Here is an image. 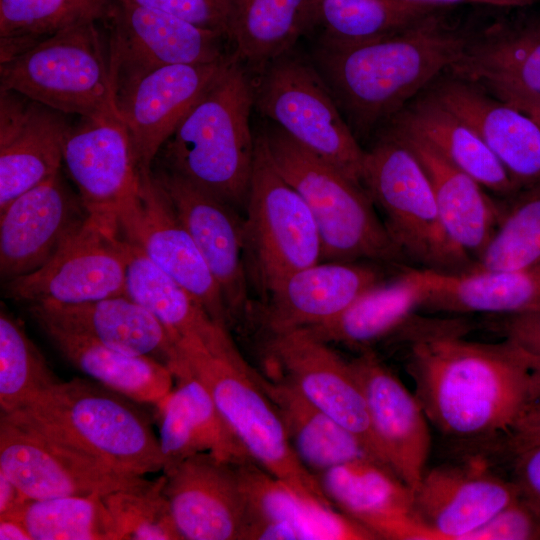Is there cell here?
<instances>
[{
    "mask_svg": "<svg viewBox=\"0 0 540 540\" xmlns=\"http://www.w3.org/2000/svg\"><path fill=\"white\" fill-rule=\"evenodd\" d=\"M452 322L411 327L407 369L427 419L462 439L507 434L530 404L531 370L508 340L469 341Z\"/></svg>",
    "mask_w": 540,
    "mask_h": 540,
    "instance_id": "cell-1",
    "label": "cell"
},
{
    "mask_svg": "<svg viewBox=\"0 0 540 540\" xmlns=\"http://www.w3.org/2000/svg\"><path fill=\"white\" fill-rule=\"evenodd\" d=\"M441 11L378 39L314 44L310 57L357 139L385 124L463 54L472 34L450 26Z\"/></svg>",
    "mask_w": 540,
    "mask_h": 540,
    "instance_id": "cell-2",
    "label": "cell"
},
{
    "mask_svg": "<svg viewBox=\"0 0 540 540\" xmlns=\"http://www.w3.org/2000/svg\"><path fill=\"white\" fill-rule=\"evenodd\" d=\"M253 107V76L231 55L162 146L161 168L244 213L256 144Z\"/></svg>",
    "mask_w": 540,
    "mask_h": 540,
    "instance_id": "cell-3",
    "label": "cell"
},
{
    "mask_svg": "<svg viewBox=\"0 0 540 540\" xmlns=\"http://www.w3.org/2000/svg\"><path fill=\"white\" fill-rule=\"evenodd\" d=\"M138 402L88 379L59 381L1 416L136 476L163 470L159 438Z\"/></svg>",
    "mask_w": 540,
    "mask_h": 540,
    "instance_id": "cell-4",
    "label": "cell"
},
{
    "mask_svg": "<svg viewBox=\"0 0 540 540\" xmlns=\"http://www.w3.org/2000/svg\"><path fill=\"white\" fill-rule=\"evenodd\" d=\"M180 365L209 390L230 429L255 463L298 492L332 505L317 477L297 458L259 372L242 357L228 329L215 339L178 342Z\"/></svg>",
    "mask_w": 540,
    "mask_h": 540,
    "instance_id": "cell-5",
    "label": "cell"
},
{
    "mask_svg": "<svg viewBox=\"0 0 540 540\" xmlns=\"http://www.w3.org/2000/svg\"><path fill=\"white\" fill-rule=\"evenodd\" d=\"M269 154L309 207L322 242L321 261L400 262L404 258L363 185L298 144L273 123L261 129Z\"/></svg>",
    "mask_w": 540,
    "mask_h": 540,
    "instance_id": "cell-6",
    "label": "cell"
},
{
    "mask_svg": "<svg viewBox=\"0 0 540 540\" xmlns=\"http://www.w3.org/2000/svg\"><path fill=\"white\" fill-rule=\"evenodd\" d=\"M362 184L384 215V225L401 252L422 269L463 273L472 259L448 236L429 176L398 136L385 129L365 150Z\"/></svg>",
    "mask_w": 540,
    "mask_h": 540,
    "instance_id": "cell-7",
    "label": "cell"
},
{
    "mask_svg": "<svg viewBox=\"0 0 540 540\" xmlns=\"http://www.w3.org/2000/svg\"><path fill=\"white\" fill-rule=\"evenodd\" d=\"M97 23L67 28L0 63V89L80 118L117 111L107 40Z\"/></svg>",
    "mask_w": 540,
    "mask_h": 540,
    "instance_id": "cell-8",
    "label": "cell"
},
{
    "mask_svg": "<svg viewBox=\"0 0 540 540\" xmlns=\"http://www.w3.org/2000/svg\"><path fill=\"white\" fill-rule=\"evenodd\" d=\"M255 76L256 110L298 144L363 185L365 150L311 57L292 49Z\"/></svg>",
    "mask_w": 540,
    "mask_h": 540,
    "instance_id": "cell-9",
    "label": "cell"
},
{
    "mask_svg": "<svg viewBox=\"0 0 540 540\" xmlns=\"http://www.w3.org/2000/svg\"><path fill=\"white\" fill-rule=\"evenodd\" d=\"M255 137L244 212L246 257L268 292L289 274L320 262L322 242L306 202L275 166L262 130Z\"/></svg>",
    "mask_w": 540,
    "mask_h": 540,
    "instance_id": "cell-10",
    "label": "cell"
},
{
    "mask_svg": "<svg viewBox=\"0 0 540 540\" xmlns=\"http://www.w3.org/2000/svg\"><path fill=\"white\" fill-rule=\"evenodd\" d=\"M103 22L115 92L164 66L213 63L231 55L221 32L126 1L114 0Z\"/></svg>",
    "mask_w": 540,
    "mask_h": 540,
    "instance_id": "cell-11",
    "label": "cell"
},
{
    "mask_svg": "<svg viewBox=\"0 0 540 540\" xmlns=\"http://www.w3.org/2000/svg\"><path fill=\"white\" fill-rule=\"evenodd\" d=\"M128 244L90 217L37 270L4 282L5 295L34 303L81 304L126 295Z\"/></svg>",
    "mask_w": 540,
    "mask_h": 540,
    "instance_id": "cell-12",
    "label": "cell"
},
{
    "mask_svg": "<svg viewBox=\"0 0 540 540\" xmlns=\"http://www.w3.org/2000/svg\"><path fill=\"white\" fill-rule=\"evenodd\" d=\"M0 470L29 499L105 496L144 480L23 424L0 418Z\"/></svg>",
    "mask_w": 540,
    "mask_h": 540,
    "instance_id": "cell-13",
    "label": "cell"
},
{
    "mask_svg": "<svg viewBox=\"0 0 540 540\" xmlns=\"http://www.w3.org/2000/svg\"><path fill=\"white\" fill-rule=\"evenodd\" d=\"M117 234L184 287L215 322L228 327L219 286L152 171L141 173L137 196L119 214Z\"/></svg>",
    "mask_w": 540,
    "mask_h": 540,
    "instance_id": "cell-14",
    "label": "cell"
},
{
    "mask_svg": "<svg viewBox=\"0 0 540 540\" xmlns=\"http://www.w3.org/2000/svg\"><path fill=\"white\" fill-rule=\"evenodd\" d=\"M63 165L89 217L117 233L119 214L135 199L141 182L134 147L118 112L72 124Z\"/></svg>",
    "mask_w": 540,
    "mask_h": 540,
    "instance_id": "cell-15",
    "label": "cell"
},
{
    "mask_svg": "<svg viewBox=\"0 0 540 540\" xmlns=\"http://www.w3.org/2000/svg\"><path fill=\"white\" fill-rule=\"evenodd\" d=\"M268 353L284 378L386 464L350 361L305 328L272 334Z\"/></svg>",
    "mask_w": 540,
    "mask_h": 540,
    "instance_id": "cell-16",
    "label": "cell"
},
{
    "mask_svg": "<svg viewBox=\"0 0 540 540\" xmlns=\"http://www.w3.org/2000/svg\"><path fill=\"white\" fill-rule=\"evenodd\" d=\"M89 214L62 170L0 210V275L4 282L44 265Z\"/></svg>",
    "mask_w": 540,
    "mask_h": 540,
    "instance_id": "cell-17",
    "label": "cell"
},
{
    "mask_svg": "<svg viewBox=\"0 0 540 540\" xmlns=\"http://www.w3.org/2000/svg\"><path fill=\"white\" fill-rule=\"evenodd\" d=\"M231 59L206 64L169 65L137 78L115 92L141 173H150L165 142Z\"/></svg>",
    "mask_w": 540,
    "mask_h": 540,
    "instance_id": "cell-18",
    "label": "cell"
},
{
    "mask_svg": "<svg viewBox=\"0 0 540 540\" xmlns=\"http://www.w3.org/2000/svg\"><path fill=\"white\" fill-rule=\"evenodd\" d=\"M152 173L217 282L230 322L244 315L249 295L241 213L174 172L160 167Z\"/></svg>",
    "mask_w": 540,
    "mask_h": 540,
    "instance_id": "cell-19",
    "label": "cell"
},
{
    "mask_svg": "<svg viewBox=\"0 0 540 540\" xmlns=\"http://www.w3.org/2000/svg\"><path fill=\"white\" fill-rule=\"evenodd\" d=\"M246 503L244 540H377L333 505L293 489L254 461L237 464Z\"/></svg>",
    "mask_w": 540,
    "mask_h": 540,
    "instance_id": "cell-20",
    "label": "cell"
},
{
    "mask_svg": "<svg viewBox=\"0 0 540 540\" xmlns=\"http://www.w3.org/2000/svg\"><path fill=\"white\" fill-rule=\"evenodd\" d=\"M164 474L182 540H244L246 503L237 464L200 453Z\"/></svg>",
    "mask_w": 540,
    "mask_h": 540,
    "instance_id": "cell-21",
    "label": "cell"
},
{
    "mask_svg": "<svg viewBox=\"0 0 540 540\" xmlns=\"http://www.w3.org/2000/svg\"><path fill=\"white\" fill-rule=\"evenodd\" d=\"M316 477L332 505L378 539L435 540L416 512L414 491L388 465L366 457Z\"/></svg>",
    "mask_w": 540,
    "mask_h": 540,
    "instance_id": "cell-22",
    "label": "cell"
},
{
    "mask_svg": "<svg viewBox=\"0 0 540 540\" xmlns=\"http://www.w3.org/2000/svg\"><path fill=\"white\" fill-rule=\"evenodd\" d=\"M350 364L386 464L414 491L431 447L428 419L419 401L373 351L365 349Z\"/></svg>",
    "mask_w": 540,
    "mask_h": 540,
    "instance_id": "cell-23",
    "label": "cell"
},
{
    "mask_svg": "<svg viewBox=\"0 0 540 540\" xmlns=\"http://www.w3.org/2000/svg\"><path fill=\"white\" fill-rule=\"evenodd\" d=\"M68 115L0 89V210L61 170Z\"/></svg>",
    "mask_w": 540,
    "mask_h": 540,
    "instance_id": "cell-24",
    "label": "cell"
},
{
    "mask_svg": "<svg viewBox=\"0 0 540 540\" xmlns=\"http://www.w3.org/2000/svg\"><path fill=\"white\" fill-rule=\"evenodd\" d=\"M519 498L512 480L486 465H442L425 471L414 504L435 540H463Z\"/></svg>",
    "mask_w": 540,
    "mask_h": 540,
    "instance_id": "cell-25",
    "label": "cell"
},
{
    "mask_svg": "<svg viewBox=\"0 0 540 540\" xmlns=\"http://www.w3.org/2000/svg\"><path fill=\"white\" fill-rule=\"evenodd\" d=\"M467 122L521 189L540 186V125L472 82L451 76L429 92Z\"/></svg>",
    "mask_w": 540,
    "mask_h": 540,
    "instance_id": "cell-26",
    "label": "cell"
},
{
    "mask_svg": "<svg viewBox=\"0 0 540 540\" xmlns=\"http://www.w3.org/2000/svg\"><path fill=\"white\" fill-rule=\"evenodd\" d=\"M34 320H46L111 349L159 361L178 370L180 354L167 328L146 308L126 295L81 304L34 303Z\"/></svg>",
    "mask_w": 540,
    "mask_h": 540,
    "instance_id": "cell-27",
    "label": "cell"
},
{
    "mask_svg": "<svg viewBox=\"0 0 540 540\" xmlns=\"http://www.w3.org/2000/svg\"><path fill=\"white\" fill-rule=\"evenodd\" d=\"M374 266L320 261L293 272L267 293L264 321L272 334L326 323L381 282Z\"/></svg>",
    "mask_w": 540,
    "mask_h": 540,
    "instance_id": "cell-28",
    "label": "cell"
},
{
    "mask_svg": "<svg viewBox=\"0 0 540 540\" xmlns=\"http://www.w3.org/2000/svg\"><path fill=\"white\" fill-rule=\"evenodd\" d=\"M175 380L170 394L156 406L163 473L200 453L233 464L253 461L202 381L183 365L179 366Z\"/></svg>",
    "mask_w": 540,
    "mask_h": 540,
    "instance_id": "cell-29",
    "label": "cell"
},
{
    "mask_svg": "<svg viewBox=\"0 0 540 540\" xmlns=\"http://www.w3.org/2000/svg\"><path fill=\"white\" fill-rule=\"evenodd\" d=\"M415 153L432 184L442 224L450 239L474 261L490 242L500 215L501 201L455 167L420 137L387 125Z\"/></svg>",
    "mask_w": 540,
    "mask_h": 540,
    "instance_id": "cell-30",
    "label": "cell"
},
{
    "mask_svg": "<svg viewBox=\"0 0 540 540\" xmlns=\"http://www.w3.org/2000/svg\"><path fill=\"white\" fill-rule=\"evenodd\" d=\"M316 28V0H226L224 34L252 76Z\"/></svg>",
    "mask_w": 540,
    "mask_h": 540,
    "instance_id": "cell-31",
    "label": "cell"
},
{
    "mask_svg": "<svg viewBox=\"0 0 540 540\" xmlns=\"http://www.w3.org/2000/svg\"><path fill=\"white\" fill-rule=\"evenodd\" d=\"M385 124L420 137L500 199L520 190L479 134L430 93L406 105Z\"/></svg>",
    "mask_w": 540,
    "mask_h": 540,
    "instance_id": "cell-32",
    "label": "cell"
},
{
    "mask_svg": "<svg viewBox=\"0 0 540 540\" xmlns=\"http://www.w3.org/2000/svg\"><path fill=\"white\" fill-rule=\"evenodd\" d=\"M35 321L76 369L138 403L158 406L174 387L173 372L159 361L111 349L46 320Z\"/></svg>",
    "mask_w": 540,
    "mask_h": 540,
    "instance_id": "cell-33",
    "label": "cell"
},
{
    "mask_svg": "<svg viewBox=\"0 0 540 540\" xmlns=\"http://www.w3.org/2000/svg\"><path fill=\"white\" fill-rule=\"evenodd\" d=\"M451 75L487 92L540 95V22L472 34Z\"/></svg>",
    "mask_w": 540,
    "mask_h": 540,
    "instance_id": "cell-34",
    "label": "cell"
},
{
    "mask_svg": "<svg viewBox=\"0 0 540 540\" xmlns=\"http://www.w3.org/2000/svg\"><path fill=\"white\" fill-rule=\"evenodd\" d=\"M429 288L428 269H409L367 289L334 319L305 329L328 344L365 347L405 325Z\"/></svg>",
    "mask_w": 540,
    "mask_h": 540,
    "instance_id": "cell-35",
    "label": "cell"
},
{
    "mask_svg": "<svg viewBox=\"0 0 540 540\" xmlns=\"http://www.w3.org/2000/svg\"><path fill=\"white\" fill-rule=\"evenodd\" d=\"M429 271L422 307L454 313L515 315L540 309V265L517 270Z\"/></svg>",
    "mask_w": 540,
    "mask_h": 540,
    "instance_id": "cell-36",
    "label": "cell"
},
{
    "mask_svg": "<svg viewBox=\"0 0 540 540\" xmlns=\"http://www.w3.org/2000/svg\"><path fill=\"white\" fill-rule=\"evenodd\" d=\"M259 382L278 409L297 458L315 476L355 459L374 458L286 378L269 379L259 373Z\"/></svg>",
    "mask_w": 540,
    "mask_h": 540,
    "instance_id": "cell-37",
    "label": "cell"
},
{
    "mask_svg": "<svg viewBox=\"0 0 540 540\" xmlns=\"http://www.w3.org/2000/svg\"><path fill=\"white\" fill-rule=\"evenodd\" d=\"M127 244L126 296L151 312L177 344L190 339L207 343L223 328H228L215 322L184 287L138 248Z\"/></svg>",
    "mask_w": 540,
    "mask_h": 540,
    "instance_id": "cell-38",
    "label": "cell"
},
{
    "mask_svg": "<svg viewBox=\"0 0 540 540\" xmlns=\"http://www.w3.org/2000/svg\"><path fill=\"white\" fill-rule=\"evenodd\" d=\"M114 0H0V63L45 39L107 17Z\"/></svg>",
    "mask_w": 540,
    "mask_h": 540,
    "instance_id": "cell-39",
    "label": "cell"
},
{
    "mask_svg": "<svg viewBox=\"0 0 540 540\" xmlns=\"http://www.w3.org/2000/svg\"><path fill=\"white\" fill-rule=\"evenodd\" d=\"M446 7L416 0H316L318 39L334 43L378 39Z\"/></svg>",
    "mask_w": 540,
    "mask_h": 540,
    "instance_id": "cell-40",
    "label": "cell"
},
{
    "mask_svg": "<svg viewBox=\"0 0 540 540\" xmlns=\"http://www.w3.org/2000/svg\"><path fill=\"white\" fill-rule=\"evenodd\" d=\"M19 517L32 540H119L100 495L30 499Z\"/></svg>",
    "mask_w": 540,
    "mask_h": 540,
    "instance_id": "cell-41",
    "label": "cell"
},
{
    "mask_svg": "<svg viewBox=\"0 0 540 540\" xmlns=\"http://www.w3.org/2000/svg\"><path fill=\"white\" fill-rule=\"evenodd\" d=\"M539 265L540 186H535L501 199L496 230L472 269L517 270Z\"/></svg>",
    "mask_w": 540,
    "mask_h": 540,
    "instance_id": "cell-42",
    "label": "cell"
},
{
    "mask_svg": "<svg viewBox=\"0 0 540 540\" xmlns=\"http://www.w3.org/2000/svg\"><path fill=\"white\" fill-rule=\"evenodd\" d=\"M61 381L25 332L3 307L0 311V407L7 415L28 405Z\"/></svg>",
    "mask_w": 540,
    "mask_h": 540,
    "instance_id": "cell-43",
    "label": "cell"
},
{
    "mask_svg": "<svg viewBox=\"0 0 540 540\" xmlns=\"http://www.w3.org/2000/svg\"><path fill=\"white\" fill-rule=\"evenodd\" d=\"M166 475L113 491L103 500L119 540H182L164 488Z\"/></svg>",
    "mask_w": 540,
    "mask_h": 540,
    "instance_id": "cell-44",
    "label": "cell"
},
{
    "mask_svg": "<svg viewBox=\"0 0 540 540\" xmlns=\"http://www.w3.org/2000/svg\"><path fill=\"white\" fill-rule=\"evenodd\" d=\"M463 540H540V511L519 496Z\"/></svg>",
    "mask_w": 540,
    "mask_h": 540,
    "instance_id": "cell-45",
    "label": "cell"
},
{
    "mask_svg": "<svg viewBox=\"0 0 540 540\" xmlns=\"http://www.w3.org/2000/svg\"><path fill=\"white\" fill-rule=\"evenodd\" d=\"M158 10L224 36L226 0H122Z\"/></svg>",
    "mask_w": 540,
    "mask_h": 540,
    "instance_id": "cell-46",
    "label": "cell"
},
{
    "mask_svg": "<svg viewBox=\"0 0 540 540\" xmlns=\"http://www.w3.org/2000/svg\"><path fill=\"white\" fill-rule=\"evenodd\" d=\"M511 453L514 456L511 480L520 498L540 511V441L523 445Z\"/></svg>",
    "mask_w": 540,
    "mask_h": 540,
    "instance_id": "cell-47",
    "label": "cell"
},
{
    "mask_svg": "<svg viewBox=\"0 0 540 540\" xmlns=\"http://www.w3.org/2000/svg\"><path fill=\"white\" fill-rule=\"evenodd\" d=\"M502 330L506 340L529 354L540 355V309L508 315Z\"/></svg>",
    "mask_w": 540,
    "mask_h": 540,
    "instance_id": "cell-48",
    "label": "cell"
},
{
    "mask_svg": "<svg viewBox=\"0 0 540 540\" xmlns=\"http://www.w3.org/2000/svg\"><path fill=\"white\" fill-rule=\"evenodd\" d=\"M505 435L511 452L520 446L540 440V401L530 404Z\"/></svg>",
    "mask_w": 540,
    "mask_h": 540,
    "instance_id": "cell-49",
    "label": "cell"
},
{
    "mask_svg": "<svg viewBox=\"0 0 540 540\" xmlns=\"http://www.w3.org/2000/svg\"><path fill=\"white\" fill-rule=\"evenodd\" d=\"M30 499L0 470V517L18 516Z\"/></svg>",
    "mask_w": 540,
    "mask_h": 540,
    "instance_id": "cell-50",
    "label": "cell"
},
{
    "mask_svg": "<svg viewBox=\"0 0 540 540\" xmlns=\"http://www.w3.org/2000/svg\"><path fill=\"white\" fill-rule=\"evenodd\" d=\"M489 93L524 112L540 125V95L514 91H495Z\"/></svg>",
    "mask_w": 540,
    "mask_h": 540,
    "instance_id": "cell-51",
    "label": "cell"
},
{
    "mask_svg": "<svg viewBox=\"0 0 540 540\" xmlns=\"http://www.w3.org/2000/svg\"><path fill=\"white\" fill-rule=\"evenodd\" d=\"M1 540H32V537L18 516L0 517Z\"/></svg>",
    "mask_w": 540,
    "mask_h": 540,
    "instance_id": "cell-52",
    "label": "cell"
},
{
    "mask_svg": "<svg viewBox=\"0 0 540 540\" xmlns=\"http://www.w3.org/2000/svg\"><path fill=\"white\" fill-rule=\"evenodd\" d=\"M441 6H449L452 4H484L495 7H523L531 5L539 0H416Z\"/></svg>",
    "mask_w": 540,
    "mask_h": 540,
    "instance_id": "cell-53",
    "label": "cell"
},
{
    "mask_svg": "<svg viewBox=\"0 0 540 540\" xmlns=\"http://www.w3.org/2000/svg\"><path fill=\"white\" fill-rule=\"evenodd\" d=\"M524 353L531 370L530 404H532L540 401V355L529 354L525 351Z\"/></svg>",
    "mask_w": 540,
    "mask_h": 540,
    "instance_id": "cell-54",
    "label": "cell"
},
{
    "mask_svg": "<svg viewBox=\"0 0 540 540\" xmlns=\"http://www.w3.org/2000/svg\"><path fill=\"white\" fill-rule=\"evenodd\" d=\"M536 441H540V440H536ZM536 441H534V442H536ZM531 443H532V442H531ZM528 444H529V443H528ZM525 445H526V444H525ZM520 447H521V446H520ZM518 448H519V447H518ZM516 449H517V448H516Z\"/></svg>",
    "mask_w": 540,
    "mask_h": 540,
    "instance_id": "cell-55",
    "label": "cell"
}]
</instances>
